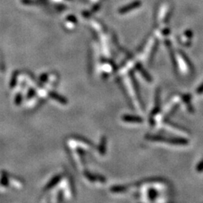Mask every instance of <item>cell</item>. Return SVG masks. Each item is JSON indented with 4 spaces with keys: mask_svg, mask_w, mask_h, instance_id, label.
<instances>
[{
    "mask_svg": "<svg viewBox=\"0 0 203 203\" xmlns=\"http://www.w3.org/2000/svg\"><path fill=\"white\" fill-rule=\"evenodd\" d=\"M183 99H184V102L186 103V105H187V108L188 109H189V111H190V112H193L194 111V109H193V106H192V104H191V102H190V96H189V95L186 94L184 95V96H183Z\"/></svg>",
    "mask_w": 203,
    "mask_h": 203,
    "instance_id": "1",
    "label": "cell"
},
{
    "mask_svg": "<svg viewBox=\"0 0 203 203\" xmlns=\"http://www.w3.org/2000/svg\"><path fill=\"white\" fill-rule=\"evenodd\" d=\"M126 120L132 121V122H142V119L138 117H133V116H127L125 117Z\"/></svg>",
    "mask_w": 203,
    "mask_h": 203,
    "instance_id": "2",
    "label": "cell"
},
{
    "mask_svg": "<svg viewBox=\"0 0 203 203\" xmlns=\"http://www.w3.org/2000/svg\"><path fill=\"white\" fill-rule=\"evenodd\" d=\"M196 171L198 172H201L203 171V160L198 164L197 167H196Z\"/></svg>",
    "mask_w": 203,
    "mask_h": 203,
    "instance_id": "3",
    "label": "cell"
},
{
    "mask_svg": "<svg viewBox=\"0 0 203 203\" xmlns=\"http://www.w3.org/2000/svg\"><path fill=\"white\" fill-rule=\"evenodd\" d=\"M149 196H150V198H151V199H154V198H156L157 196V192L156 190H151L150 191V194H149Z\"/></svg>",
    "mask_w": 203,
    "mask_h": 203,
    "instance_id": "4",
    "label": "cell"
},
{
    "mask_svg": "<svg viewBox=\"0 0 203 203\" xmlns=\"http://www.w3.org/2000/svg\"><path fill=\"white\" fill-rule=\"evenodd\" d=\"M202 93H203V83L199 87H198V89L196 90V93H198V94H202Z\"/></svg>",
    "mask_w": 203,
    "mask_h": 203,
    "instance_id": "5",
    "label": "cell"
}]
</instances>
